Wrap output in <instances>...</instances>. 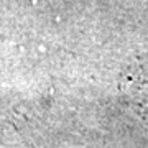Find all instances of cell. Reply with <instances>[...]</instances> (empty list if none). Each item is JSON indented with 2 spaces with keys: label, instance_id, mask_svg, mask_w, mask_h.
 <instances>
[{
  "label": "cell",
  "instance_id": "1",
  "mask_svg": "<svg viewBox=\"0 0 148 148\" xmlns=\"http://www.w3.org/2000/svg\"><path fill=\"white\" fill-rule=\"evenodd\" d=\"M123 87L133 102L148 109V61L138 63L137 66L128 69Z\"/></svg>",
  "mask_w": 148,
  "mask_h": 148
}]
</instances>
